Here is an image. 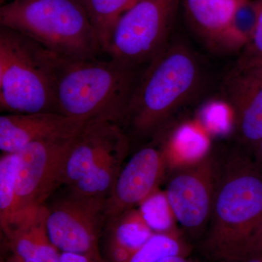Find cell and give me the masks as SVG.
Returning <instances> with one entry per match:
<instances>
[{
	"instance_id": "obj_1",
	"label": "cell",
	"mask_w": 262,
	"mask_h": 262,
	"mask_svg": "<svg viewBox=\"0 0 262 262\" xmlns=\"http://www.w3.org/2000/svg\"><path fill=\"white\" fill-rule=\"evenodd\" d=\"M216 159L211 216L198 250L205 262H244L262 241V162L239 145Z\"/></svg>"
},
{
	"instance_id": "obj_2",
	"label": "cell",
	"mask_w": 262,
	"mask_h": 262,
	"mask_svg": "<svg viewBox=\"0 0 262 262\" xmlns=\"http://www.w3.org/2000/svg\"><path fill=\"white\" fill-rule=\"evenodd\" d=\"M57 112L89 120L103 118L122 126L145 68L108 58L72 59L48 51Z\"/></svg>"
},
{
	"instance_id": "obj_3",
	"label": "cell",
	"mask_w": 262,
	"mask_h": 262,
	"mask_svg": "<svg viewBox=\"0 0 262 262\" xmlns=\"http://www.w3.org/2000/svg\"><path fill=\"white\" fill-rule=\"evenodd\" d=\"M198 58L187 46L169 42L141 75L122 127L136 138H152L195 95L201 83Z\"/></svg>"
},
{
	"instance_id": "obj_4",
	"label": "cell",
	"mask_w": 262,
	"mask_h": 262,
	"mask_svg": "<svg viewBox=\"0 0 262 262\" xmlns=\"http://www.w3.org/2000/svg\"><path fill=\"white\" fill-rule=\"evenodd\" d=\"M0 27L63 58L89 59L103 53L89 15L77 0H13L0 7Z\"/></svg>"
},
{
	"instance_id": "obj_5",
	"label": "cell",
	"mask_w": 262,
	"mask_h": 262,
	"mask_svg": "<svg viewBox=\"0 0 262 262\" xmlns=\"http://www.w3.org/2000/svg\"><path fill=\"white\" fill-rule=\"evenodd\" d=\"M0 110L58 113L48 51L4 27H0Z\"/></svg>"
},
{
	"instance_id": "obj_6",
	"label": "cell",
	"mask_w": 262,
	"mask_h": 262,
	"mask_svg": "<svg viewBox=\"0 0 262 262\" xmlns=\"http://www.w3.org/2000/svg\"><path fill=\"white\" fill-rule=\"evenodd\" d=\"M179 0H139L119 19L104 53L135 68H146L166 47Z\"/></svg>"
},
{
	"instance_id": "obj_7",
	"label": "cell",
	"mask_w": 262,
	"mask_h": 262,
	"mask_svg": "<svg viewBox=\"0 0 262 262\" xmlns=\"http://www.w3.org/2000/svg\"><path fill=\"white\" fill-rule=\"evenodd\" d=\"M107 198L80 195L69 190L67 195L47 206L48 235L61 252L105 262L101 242L107 223Z\"/></svg>"
},
{
	"instance_id": "obj_8",
	"label": "cell",
	"mask_w": 262,
	"mask_h": 262,
	"mask_svg": "<svg viewBox=\"0 0 262 262\" xmlns=\"http://www.w3.org/2000/svg\"><path fill=\"white\" fill-rule=\"evenodd\" d=\"M216 172V155L210 152L168 170L165 192L176 220L183 233L198 241L211 216Z\"/></svg>"
},
{
	"instance_id": "obj_9",
	"label": "cell",
	"mask_w": 262,
	"mask_h": 262,
	"mask_svg": "<svg viewBox=\"0 0 262 262\" xmlns=\"http://www.w3.org/2000/svg\"><path fill=\"white\" fill-rule=\"evenodd\" d=\"M77 134L34 141L13 153L16 158L15 187L24 208L44 206L63 184L67 158Z\"/></svg>"
},
{
	"instance_id": "obj_10",
	"label": "cell",
	"mask_w": 262,
	"mask_h": 262,
	"mask_svg": "<svg viewBox=\"0 0 262 262\" xmlns=\"http://www.w3.org/2000/svg\"><path fill=\"white\" fill-rule=\"evenodd\" d=\"M222 90L232 110L238 145L256 155L262 141L261 60L241 56Z\"/></svg>"
},
{
	"instance_id": "obj_11",
	"label": "cell",
	"mask_w": 262,
	"mask_h": 262,
	"mask_svg": "<svg viewBox=\"0 0 262 262\" xmlns=\"http://www.w3.org/2000/svg\"><path fill=\"white\" fill-rule=\"evenodd\" d=\"M152 139L122 166L106 200L107 222L139 206L159 189L168 170V159L161 141L157 136Z\"/></svg>"
},
{
	"instance_id": "obj_12",
	"label": "cell",
	"mask_w": 262,
	"mask_h": 262,
	"mask_svg": "<svg viewBox=\"0 0 262 262\" xmlns=\"http://www.w3.org/2000/svg\"><path fill=\"white\" fill-rule=\"evenodd\" d=\"M129 144L128 135L118 122L103 118L88 120L71 148L63 184L72 187L111 153Z\"/></svg>"
},
{
	"instance_id": "obj_13",
	"label": "cell",
	"mask_w": 262,
	"mask_h": 262,
	"mask_svg": "<svg viewBox=\"0 0 262 262\" xmlns=\"http://www.w3.org/2000/svg\"><path fill=\"white\" fill-rule=\"evenodd\" d=\"M87 121L55 113L5 114L0 117V150L13 154L34 141L74 136Z\"/></svg>"
},
{
	"instance_id": "obj_14",
	"label": "cell",
	"mask_w": 262,
	"mask_h": 262,
	"mask_svg": "<svg viewBox=\"0 0 262 262\" xmlns=\"http://www.w3.org/2000/svg\"><path fill=\"white\" fill-rule=\"evenodd\" d=\"M186 15L196 35L213 50L233 51L232 26L247 0H182Z\"/></svg>"
},
{
	"instance_id": "obj_15",
	"label": "cell",
	"mask_w": 262,
	"mask_h": 262,
	"mask_svg": "<svg viewBox=\"0 0 262 262\" xmlns=\"http://www.w3.org/2000/svg\"><path fill=\"white\" fill-rule=\"evenodd\" d=\"M46 205L38 208L23 223L12 229L4 237L13 254L24 262H58L61 251L48 235Z\"/></svg>"
},
{
	"instance_id": "obj_16",
	"label": "cell",
	"mask_w": 262,
	"mask_h": 262,
	"mask_svg": "<svg viewBox=\"0 0 262 262\" xmlns=\"http://www.w3.org/2000/svg\"><path fill=\"white\" fill-rule=\"evenodd\" d=\"M139 208L108 220L102 235L105 262H127L154 234Z\"/></svg>"
},
{
	"instance_id": "obj_17",
	"label": "cell",
	"mask_w": 262,
	"mask_h": 262,
	"mask_svg": "<svg viewBox=\"0 0 262 262\" xmlns=\"http://www.w3.org/2000/svg\"><path fill=\"white\" fill-rule=\"evenodd\" d=\"M15 154L3 153L0 158V226L3 235L38 208L26 209L22 206L15 187Z\"/></svg>"
},
{
	"instance_id": "obj_18",
	"label": "cell",
	"mask_w": 262,
	"mask_h": 262,
	"mask_svg": "<svg viewBox=\"0 0 262 262\" xmlns=\"http://www.w3.org/2000/svg\"><path fill=\"white\" fill-rule=\"evenodd\" d=\"M129 146L130 144L115 150L83 178L68 187L69 190L80 195L108 196L128 154Z\"/></svg>"
},
{
	"instance_id": "obj_19",
	"label": "cell",
	"mask_w": 262,
	"mask_h": 262,
	"mask_svg": "<svg viewBox=\"0 0 262 262\" xmlns=\"http://www.w3.org/2000/svg\"><path fill=\"white\" fill-rule=\"evenodd\" d=\"M139 0H86L83 6L99 38L103 53L119 19Z\"/></svg>"
},
{
	"instance_id": "obj_20",
	"label": "cell",
	"mask_w": 262,
	"mask_h": 262,
	"mask_svg": "<svg viewBox=\"0 0 262 262\" xmlns=\"http://www.w3.org/2000/svg\"><path fill=\"white\" fill-rule=\"evenodd\" d=\"M192 251V245L182 231L155 233L127 262H158L168 256H189Z\"/></svg>"
},
{
	"instance_id": "obj_21",
	"label": "cell",
	"mask_w": 262,
	"mask_h": 262,
	"mask_svg": "<svg viewBox=\"0 0 262 262\" xmlns=\"http://www.w3.org/2000/svg\"><path fill=\"white\" fill-rule=\"evenodd\" d=\"M139 210L154 233L182 231L179 227L166 194L159 189L139 205Z\"/></svg>"
},
{
	"instance_id": "obj_22",
	"label": "cell",
	"mask_w": 262,
	"mask_h": 262,
	"mask_svg": "<svg viewBox=\"0 0 262 262\" xmlns=\"http://www.w3.org/2000/svg\"><path fill=\"white\" fill-rule=\"evenodd\" d=\"M257 18L252 37L243 49L241 56L262 61V0H256Z\"/></svg>"
},
{
	"instance_id": "obj_23",
	"label": "cell",
	"mask_w": 262,
	"mask_h": 262,
	"mask_svg": "<svg viewBox=\"0 0 262 262\" xmlns=\"http://www.w3.org/2000/svg\"><path fill=\"white\" fill-rule=\"evenodd\" d=\"M58 262H96L87 256L77 253L61 252Z\"/></svg>"
},
{
	"instance_id": "obj_24",
	"label": "cell",
	"mask_w": 262,
	"mask_h": 262,
	"mask_svg": "<svg viewBox=\"0 0 262 262\" xmlns=\"http://www.w3.org/2000/svg\"><path fill=\"white\" fill-rule=\"evenodd\" d=\"M158 262H205L194 260L189 258V256H171L163 258Z\"/></svg>"
},
{
	"instance_id": "obj_25",
	"label": "cell",
	"mask_w": 262,
	"mask_h": 262,
	"mask_svg": "<svg viewBox=\"0 0 262 262\" xmlns=\"http://www.w3.org/2000/svg\"><path fill=\"white\" fill-rule=\"evenodd\" d=\"M244 262H262V253L260 251L253 253L248 256Z\"/></svg>"
},
{
	"instance_id": "obj_26",
	"label": "cell",
	"mask_w": 262,
	"mask_h": 262,
	"mask_svg": "<svg viewBox=\"0 0 262 262\" xmlns=\"http://www.w3.org/2000/svg\"><path fill=\"white\" fill-rule=\"evenodd\" d=\"M3 262H24L23 260L20 259V258L18 257V256H15L14 254H12V256H10L9 258H7L6 260H5Z\"/></svg>"
},
{
	"instance_id": "obj_27",
	"label": "cell",
	"mask_w": 262,
	"mask_h": 262,
	"mask_svg": "<svg viewBox=\"0 0 262 262\" xmlns=\"http://www.w3.org/2000/svg\"><path fill=\"white\" fill-rule=\"evenodd\" d=\"M256 155L262 162V141L260 143L259 146H258L257 152H256Z\"/></svg>"
},
{
	"instance_id": "obj_28",
	"label": "cell",
	"mask_w": 262,
	"mask_h": 262,
	"mask_svg": "<svg viewBox=\"0 0 262 262\" xmlns=\"http://www.w3.org/2000/svg\"><path fill=\"white\" fill-rule=\"evenodd\" d=\"M77 2H79V3H81L82 5H83L84 2L86 1V0H77Z\"/></svg>"
},
{
	"instance_id": "obj_29",
	"label": "cell",
	"mask_w": 262,
	"mask_h": 262,
	"mask_svg": "<svg viewBox=\"0 0 262 262\" xmlns=\"http://www.w3.org/2000/svg\"><path fill=\"white\" fill-rule=\"evenodd\" d=\"M258 251H260V252L262 253V241L261 244H260L259 250H258Z\"/></svg>"
},
{
	"instance_id": "obj_30",
	"label": "cell",
	"mask_w": 262,
	"mask_h": 262,
	"mask_svg": "<svg viewBox=\"0 0 262 262\" xmlns=\"http://www.w3.org/2000/svg\"><path fill=\"white\" fill-rule=\"evenodd\" d=\"M6 1H7V0H0V4H1V5L5 4V2H6Z\"/></svg>"
}]
</instances>
